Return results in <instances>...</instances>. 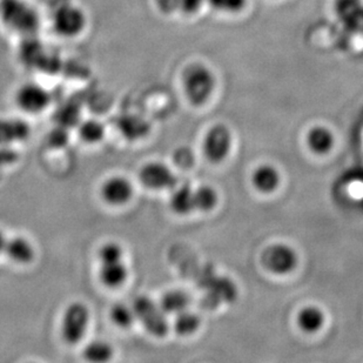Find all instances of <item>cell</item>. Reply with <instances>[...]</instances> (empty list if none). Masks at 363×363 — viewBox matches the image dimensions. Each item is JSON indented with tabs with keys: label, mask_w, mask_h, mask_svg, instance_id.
Returning <instances> with one entry per match:
<instances>
[{
	"label": "cell",
	"mask_w": 363,
	"mask_h": 363,
	"mask_svg": "<svg viewBox=\"0 0 363 363\" xmlns=\"http://www.w3.org/2000/svg\"><path fill=\"white\" fill-rule=\"evenodd\" d=\"M82 354L89 362L105 363L112 360L113 348L105 341H93L85 347Z\"/></svg>",
	"instance_id": "44dd1931"
},
{
	"label": "cell",
	"mask_w": 363,
	"mask_h": 363,
	"mask_svg": "<svg viewBox=\"0 0 363 363\" xmlns=\"http://www.w3.org/2000/svg\"><path fill=\"white\" fill-rule=\"evenodd\" d=\"M135 320L144 325L151 335L155 337H164L169 329L166 313L162 311L160 305H157L151 298L138 296L134 300L133 305Z\"/></svg>",
	"instance_id": "3957f363"
},
{
	"label": "cell",
	"mask_w": 363,
	"mask_h": 363,
	"mask_svg": "<svg viewBox=\"0 0 363 363\" xmlns=\"http://www.w3.org/2000/svg\"><path fill=\"white\" fill-rule=\"evenodd\" d=\"M253 184L260 192L271 193L278 189L280 175L277 168L269 164H264L257 168L253 175Z\"/></svg>",
	"instance_id": "e0dca14e"
},
{
	"label": "cell",
	"mask_w": 363,
	"mask_h": 363,
	"mask_svg": "<svg viewBox=\"0 0 363 363\" xmlns=\"http://www.w3.org/2000/svg\"><path fill=\"white\" fill-rule=\"evenodd\" d=\"M189 298L184 291H171L162 296L160 307L166 315H178L189 309Z\"/></svg>",
	"instance_id": "d6986e66"
},
{
	"label": "cell",
	"mask_w": 363,
	"mask_h": 363,
	"mask_svg": "<svg viewBox=\"0 0 363 363\" xmlns=\"http://www.w3.org/2000/svg\"><path fill=\"white\" fill-rule=\"evenodd\" d=\"M98 257H99L100 264L123 260V247L117 242L104 243L103 246L100 247Z\"/></svg>",
	"instance_id": "484cf974"
},
{
	"label": "cell",
	"mask_w": 363,
	"mask_h": 363,
	"mask_svg": "<svg viewBox=\"0 0 363 363\" xmlns=\"http://www.w3.org/2000/svg\"><path fill=\"white\" fill-rule=\"evenodd\" d=\"M4 253L10 257L11 260L19 264H30L35 259V248L32 243L23 237H14L7 240Z\"/></svg>",
	"instance_id": "4fadbf2b"
},
{
	"label": "cell",
	"mask_w": 363,
	"mask_h": 363,
	"mask_svg": "<svg viewBox=\"0 0 363 363\" xmlns=\"http://www.w3.org/2000/svg\"><path fill=\"white\" fill-rule=\"evenodd\" d=\"M155 1L162 13H172L179 9V0H155Z\"/></svg>",
	"instance_id": "4dcf8cb0"
},
{
	"label": "cell",
	"mask_w": 363,
	"mask_h": 363,
	"mask_svg": "<svg viewBox=\"0 0 363 363\" xmlns=\"http://www.w3.org/2000/svg\"><path fill=\"white\" fill-rule=\"evenodd\" d=\"M101 196L108 205H125L133 196V185L125 177H111L103 184Z\"/></svg>",
	"instance_id": "8fae6325"
},
{
	"label": "cell",
	"mask_w": 363,
	"mask_h": 363,
	"mask_svg": "<svg viewBox=\"0 0 363 363\" xmlns=\"http://www.w3.org/2000/svg\"><path fill=\"white\" fill-rule=\"evenodd\" d=\"M296 262L298 257L294 250L282 243L268 247L262 254V264L274 274H287L294 269Z\"/></svg>",
	"instance_id": "8992f818"
},
{
	"label": "cell",
	"mask_w": 363,
	"mask_h": 363,
	"mask_svg": "<svg viewBox=\"0 0 363 363\" xmlns=\"http://www.w3.org/2000/svg\"><path fill=\"white\" fill-rule=\"evenodd\" d=\"M139 179L145 187L151 189H174L178 186V179L174 173L160 162L145 164L140 169Z\"/></svg>",
	"instance_id": "9c48e42d"
},
{
	"label": "cell",
	"mask_w": 363,
	"mask_h": 363,
	"mask_svg": "<svg viewBox=\"0 0 363 363\" xmlns=\"http://www.w3.org/2000/svg\"><path fill=\"white\" fill-rule=\"evenodd\" d=\"M298 325L307 333H315L323 328L325 315L323 311L316 307H307L302 309L298 318Z\"/></svg>",
	"instance_id": "ffe728a7"
},
{
	"label": "cell",
	"mask_w": 363,
	"mask_h": 363,
	"mask_svg": "<svg viewBox=\"0 0 363 363\" xmlns=\"http://www.w3.org/2000/svg\"><path fill=\"white\" fill-rule=\"evenodd\" d=\"M169 205L177 214L187 216L196 211L194 202V191L189 185L179 186L172 193Z\"/></svg>",
	"instance_id": "9a60e30c"
},
{
	"label": "cell",
	"mask_w": 363,
	"mask_h": 363,
	"mask_svg": "<svg viewBox=\"0 0 363 363\" xmlns=\"http://www.w3.org/2000/svg\"><path fill=\"white\" fill-rule=\"evenodd\" d=\"M174 162L180 168L192 167L194 164V155L189 148H179L174 153Z\"/></svg>",
	"instance_id": "83f0119b"
},
{
	"label": "cell",
	"mask_w": 363,
	"mask_h": 363,
	"mask_svg": "<svg viewBox=\"0 0 363 363\" xmlns=\"http://www.w3.org/2000/svg\"><path fill=\"white\" fill-rule=\"evenodd\" d=\"M128 278V269L123 260L103 262L100 266L99 279L104 286L118 288L123 286Z\"/></svg>",
	"instance_id": "5bb4252c"
},
{
	"label": "cell",
	"mask_w": 363,
	"mask_h": 363,
	"mask_svg": "<svg viewBox=\"0 0 363 363\" xmlns=\"http://www.w3.org/2000/svg\"><path fill=\"white\" fill-rule=\"evenodd\" d=\"M334 11L337 21L347 32L363 35L362 0H335Z\"/></svg>",
	"instance_id": "52a82bcc"
},
{
	"label": "cell",
	"mask_w": 363,
	"mask_h": 363,
	"mask_svg": "<svg viewBox=\"0 0 363 363\" xmlns=\"http://www.w3.org/2000/svg\"><path fill=\"white\" fill-rule=\"evenodd\" d=\"M232 137L230 132L223 125H216L206 135L205 155L212 162H223L230 153Z\"/></svg>",
	"instance_id": "30bf717a"
},
{
	"label": "cell",
	"mask_w": 363,
	"mask_h": 363,
	"mask_svg": "<svg viewBox=\"0 0 363 363\" xmlns=\"http://www.w3.org/2000/svg\"><path fill=\"white\" fill-rule=\"evenodd\" d=\"M67 140H69V134L66 132L65 127H58L57 130H52V133L48 135V144L53 148L65 146Z\"/></svg>",
	"instance_id": "f1b7e54d"
},
{
	"label": "cell",
	"mask_w": 363,
	"mask_h": 363,
	"mask_svg": "<svg viewBox=\"0 0 363 363\" xmlns=\"http://www.w3.org/2000/svg\"><path fill=\"white\" fill-rule=\"evenodd\" d=\"M7 239L4 235L3 232L0 230V254L4 253L5 246H6Z\"/></svg>",
	"instance_id": "1f68e13d"
},
{
	"label": "cell",
	"mask_w": 363,
	"mask_h": 363,
	"mask_svg": "<svg viewBox=\"0 0 363 363\" xmlns=\"http://www.w3.org/2000/svg\"><path fill=\"white\" fill-rule=\"evenodd\" d=\"M78 133L82 141H85L87 144H96L103 140L105 135V126L104 123L96 119H89L80 123Z\"/></svg>",
	"instance_id": "7402d4cb"
},
{
	"label": "cell",
	"mask_w": 363,
	"mask_h": 363,
	"mask_svg": "<svg viewBox=\"0 0 363 363\" xmlns=\"http://www.w3.org/2000/svg\"><path fill=\"white\" fill-rule=\"evenodd\" d=\"M0 17L6 26L23 35H33L39 28L37 11L23 0H0Z\"/></svg>",
	"instance_id": "7a4b0ae2"
},
{
	"label": "cell",
	"mask_w": 363,
	"mask_h": 363,
	"mask_svg": "<svg viewBox=\"0 0 363 363\" xmlns=\"http://www.w3.org/2000/svg\"><path fill=\"white\" fill-rule=\"evenodd\" d=\"M16 103L28 113H40L51 103L50 93L35 82H28L18 89Z\"/></svg>",
	"instance_id": "ba28073f"
},
{
	"label": "cell",
	"mask_w": 363,
	"mask_h": 363,
	"mask_svg": "<svg viewBox=\"0 0 363 363\" xmlns=\"http://www.w3.org/2000/svg\"><path fill=\"white\" fill-rule=\"evenodd\" d=\"M110 316L112 323L123 329L130 328L135 321L133 308L125 303H116L111 308Z\"/></svg>",
	"instance_id": "603a6c76"
},
{
	"label": "cell",
	"mask_w": 363,
	"mask_h": 363,
	"mask_svg": "<svg viewBox=\"0 0 363 363\" xmlns=\"http://www.w3.org/2000/svg\"><path fill=\"white\" fill-rule=\"evenodd\" d=\"M307 143L311 150L316 155H325L332 150L334 145V135L325 127H314L309 130Z\"/></svg>",
	"instance_id": "ac0fdd59"
},
{
	"label": "cell",
	"mask_w": 363,
	"mask_h": 363,
	"mask_svg": "<svg viewBox=\"0 0 363 363\" xmlns=\"http://www.w3.org/2000/svg\"><path fill=\"white\" fill-rule=\"evenodd\" d=\"M89 311L82 302H72L65 309L62 320V336L69 345L79 343L89 328Z\"/></svg>",
	"instance_id": "277c9868"
},
{
	"label": "cell",
	"mask_w": 363,
	"mask_h": 363,
	"mask_svg": "<svg viewBox=\"0 0 363 363\" xmlns=\"http://www.w3.org/2000/svg\"><path fill=\"white\" fill-rule=\"evenodd\" d=\"M30 126L19 119H0V147L26 140Z\"/></svg>",
	"instance_id": "7c38bea8"
},
{
	"label": "cell",
	"mask_w": 363,
	"mask_h": 363,
	"mask_svg": "<svg viewBox=\"0 0 363 363\" xmlns=\"http://www.w3.org/2000/svg\"><path fill=\"white\" fill-rule=\"evenodd\" d=\"M52 25L59 35L72 38L84 31L86 16L76 5L64 3L55 7L52 14Z\"/></svg>",
	"instance_id": "5b68a950"
},
{
	"label": "cell",
	"mask_w": 363,
	"mask_h": 363,
	"mask_svg": "<svg viewBox=\"0 0 363 363\" xmlns=\"http://www.w3.org/2000/svg\"><path fill=\"white\" fill-rule=\"evenodd\" d=\"M199 325V316L196 315L194 313L185 311V312L175 315L174 329L179 335H191V334L198 330Z\"/></svg>",
	"instance_id": "cb8c5ba5"
},
{
	"label": "cell",
	"mask_w": 363,
	"mask_h": 363,
	"mask_svg": "<svg viewBox=\"0 0 363 363\" xmlns=\"http://www.w3.org/2000/svg\"><path fill=\"white\" fill-rule=\"evenodd\" d=\"M218 201V196L216 191L208 186H203L194 191V202H196V211L207 212L214 208Z\"/></svg>",
	"instance_id": "d4e9b609"
},
{
	"label": "cell",
	"mask_w": 363,
	"mask_h": 363,
	"mask_svg": "<svg viewBox=\"0 0 363 363\" xmlns=\"http://www.w3.org/2000/svg\"><path fill=\"white\" fill-rule=\"evenodd\" d=\"M119 130L128 140H139L147 135L150 132V123L137 116H126L119 119Z\"/></svg>",
	"instance_id": "2e32d148"
},
{
	"label": "cell",
	"mask_w": 363,
	"mask_h": 363,
	"mask_svg": "<svg viewBox=\"0 0 363 363\" xmlns=\"http://www.w3.org/2000/svg\"><path fill=\"white\" fill-rule=\"evenodd\" d=\"M214 10L226 13H238L245 9L247 0H207Z\"/></svg>",
	"instance_id": "4316f807"
},
{
	"label": "cell",
	"mask_w": 363,
	"mask_h": 363,
	"mask_svg": "<svg viewBox=\"0 0 363 363\" xmlns=\"http://www.w3.org/2000/svg\"><path fill=\"white\" fill-rule=\"evenodd\" d=\"M182 84L187 99L200 106L212 96L216 89V77L207 66L202 64L189 65L182 76Z\"/></svg>",
	"instance_id": "6da1fadb"
},
{
	"label": "cell",
	"mask_w": 363,
	"mask_h": 363,
	"mask_svg": "<svg viewBox=\"0 0 363 363\" xmlns=\"http://www.w3.org/2000/svg\"><path fill=\"white\" fill-rule=\"evenodd\" d=\"M205 0H179V9L187 14H193L201 9Z\"/></svg>",
	"instance_id": "f546056e"
}]
</instances>
